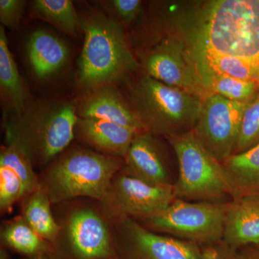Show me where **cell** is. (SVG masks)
I'll use <instances>...</instances> for the list:
<instances>
[{
    "label": "cell",
    "mask_w": 259,
    "mask_h": 259,
    "mask_svg": "<svg viewBox=\"0 0 259 259\" xmlns=\"http://www.w3.org/2000/svg\"><path fill=\"white\" fill-rule=\"evenodd\" d=\"M155 31L175 39L199 96L214 76L259 85V0L165 2Z\"/></svg>",
    "instance_id": "obj_1"
},
{
    "label": "cell",
    "mask_w": 259,
    "mask_h": 259,
    "mask_svg": "<svg viewBox=\"0 0 259 259\" xmlns=\"http://www.w3.org/2000/svg\"><path fill=\"white\" fill-rule=\"evenodd\" d=\"M84 42L79 59V82L94 90L118 81L139 66L120 24L102 13L81 20Z\"/></svg>",
    "instance_id": "obj_2"
},
{
    "label": "cell",
    "mask_w": 259,
    "mask_h": 259,
    "mask_svg": "<svg viewBox=\"0 0 259 259\" xmlns=\"http://www.w3.org/2000/svg\"><path fill=\"white\" fill-rule=\"evenodd\" d=\"M128 97L145 131L167 139L193 131L202 99L145 73L132 83Z\"/></svg>",
    "instance_id": "obj_3"
},
{
    "label": "cell",
    "mask_w": 259,
    "mask_h": 259,
    "mask_svg": "<svg viewBox=\"0 0 259 259\" xmlns=\"http://www.w3.org/2000/svg\"><path fill=\"white\" fill-rule=\"evenodd\" d=\"M122 164L119 157L76 150L52 166L44 190L52 202L78 197L102 201Z\"/></svg>",
    "instance_id": "obj_4"
},
{
    "label": "cell",
    "mask_w": 259,
    "mask_h": 259,
    "mask_svg": "<svg viewBox=\"0 0 259 259\" xmlns=\"http://www.w3.org/2000/svg\"><path fill=\"white\" fill-rule=\"evenodd\" d=\"M76 112L67 103L25 110L18 122L8 125V139L20 145L31 161L45 164L74 139Z\"/></svg>",
    "instance_id": "obj_5"
},
{
    "label": "cell",
    "mask_w": 259,
    "mask_h": 259,
    "mask_svg": "<svg viewBox=\"0 0 259 259\" xmlns=\"http://www.w3.org/2000/svg\"><path fill=\"white\" fill-rule=\"evenodd\" d=\"M168 140L178 161V178L174 184L176 199L220 202L226 196H232L222 162L204 149L193 131Z\"/></svg>",
    "instance_id": "obj_6"
},
{
    "label": "cell",
    "mask_w": 259,
    "mask_h": 259,
    "mask_svg": "<svg viewBox=\"0 0 259 259\" xmlns=\"http://www.w3.org/2000/svg\"><path fill=\"white\" fill-rule=\"evenodd\" d=\"M228 203L175 199L166 209L144 220L146 226L195 244L223 241Z\"/></svg>",
    "instance_id": "obj_7"
},
{
    "label": "cell",
    "mask_w": 259,
    "mask_h": 259,
    "mask_svg": "<svg viewBox=\"0 0 259 259\" xmlns=\"http://www.w3.org/2000/svg\"><path fill=\"white\" fill-rule=\"evenodd\" d=\"M249 103L215 95L202 99L192 131L204 149L218 161L223 162L234 153L242 117Z\"/></svg>",
    "instance_id": "obj_8"
},
{
    "label": "cell",
    "mask_w": 259,
    "mask_h": 259,
    "mask_svg": "<svg viewBox=\"0 0 259 259\" xmlns=\"http://www.w3.org/2000/svg\"><path fill=\"white\" fill-rule=\"evenodd\" d=\"M175 199L174 184L154 185L124 171L112 181L102 201L114 217L146 220L166 209Z\"/></svg>",
    "instance_id": "obj_9"
},
{
    "label": "cell",
    "mask_w": 259,
    "mask_h": 259,
    "mask_svg": "<svg viewBox=\"0 0 259 259\" xmlns=\"http://www.w3.org/2000/svg\"><path fill=\"white\" fill-rule=\"evenodd\" d=\"M139 56L145 74L199 96L182 49L175 39L156 32L151 44Z\"/></svg>",
    "instance_id": "obj_10"
},
{
    "label": "cell",
    "mask_w": 259,
    "mask_h": 259,
    "mask_svg": "<svg viewBox=\"0 0 259 259\" xmlns=\"http://www.w3.org/2000/svg\"><path fill=\"white\" fill-rule=\"evenodd\" d=\"M120 223L136 259H202L195 243L153 233L129 218H122Z\"/></svg>",
    "instance_id": "obj_11"
},
{
    "label": "cell",
    "mask_w": 259,
    "mask_h": 259,
    "mask_svg": "<svg viewBox=\"0 0 259 259\" xmlns=\"http://www.w3.org/2000/svg\"><path fill=\"white\" fill-rule=\"evenodd\" d=\"M68 236L76 259H114L108 228L93 209H79L71 214Z\"/></svg>",
    "instance_id": "obj_12"
},
{
    "label": "cell",
    "mask_w": 259,
    "mask_h": 259,
    "mask_svg": "<svg viewBox=\"0 0 259 259\" xmlns=\"http://www.w3.org/2000/svg\"><path fill=\"white\" fill-rule=\"evenodd\" d=\"M124 171L131 176L154 185H173L164 155L151 133L135 136L125 157Z\"/></svg>",
    "instance_id": "obj_13"
},
{
    "label": "cell",
    "mask_w": 259,
    "mask_h": 259,
    "mask_svg": "<svg viewBox=\"0 0 259 259\" xmlns=\"http://www.w3.org/2000/svg\"><path fill=\"white\" fill-rule=\"evenodd\" d=\"M77 112L80 118L99 119L145 131L128 102L110 84L94 89L80 103Z\"/></svg>",
    "instance_id": "obj_14"
},
{
    "label": "cell",
    "mask_w": 259,
    "mask_h": 259,
    "mask_svg": "<svg viewBox=\"0 0 259 259\" xmlns=\"http://www.w3.org/2000/svg\"><path fill=\"white\" fill-rule=\"evenodd\" d=\"M223 241L236 250L259 245V194L235 197L228 203Z\"/></svg>",
    "instance_id": "obj_15"
},
{
    "label": "cell",
    "mask_w": 259,
    "mask_h": 259,
    "mask_svg": "<svg viewBox=\"0 0 259 259\" xmlns=\"http://www.w3.org/2000/svg\"><path fill=\"white\" fill-rule=\"evenodd\" d=\"M76 126L87 143L105 154L119 158H125L135 136L139 133L125 126L99 119L79 118Z\"/></svg>",
    "instance_id": "obj_16"
},
{
    "label": "cell",
    "mask_w": 259,
    "mask_h": 259,
    "mask_svg": "<svg viewBox=\"0 0 259 259\" xmlns=\"http://www.w3.org/2000/svg\"><path fill=\"white\" fill-rule=\"evenodd\" d=\"M27 51L32 70L40 79L55 74L64 66L69 56L66 44L46 30H37L32 34Z\"/></svg>",
    "instance_id": "obj_17"
},
{
    "label": "cell",
    "mask_w": 259,
    "mask_h": 259,
    "mask_svg": "<svg viewBox=\"0 0 259 259\" xmlns=\"http://www.w3.org/2000/svg\"><path fill=\"white\" fill-rule=\"evenodd\" d=\"M222 164L229 180L233 198L259 194V144L231 155Z\"/></svg>",
    "instance_id": "obj_18"
},
{
    "label": "cell",
    "mask_w": 259,
    "mask_h": 259,
    "mask_svg": "<svg viewBox=\"0 0 259 259\" xmlns=\"http://www.w3.org/2000/svg\"><path fill=\"white\" fill-rule=\"evenodd\" d=\"M0 89L18 116L26 110V92L16 63L8 47L3 26L0 27Z\"/></svg>",
    "instance_id": "obj_19"
},
{
    "label": "cell",
    "mask_w": 259,
    "mask_h": 259,
    "mask_svg": "<svg viewBox=\"0 0 259 259\" xmlns=\"http://www.w3.org/2000/svg\"><path fill=\"white\" fill-rule=\"evenodd\" d=\"M32 15L71 35L81 28V20L69 0H35L32 3Z\"/></svg>",
    "instance_id": "obj_20"
},
{
    "label": "cell",
    "mask_w": 259,
    "mask_h": 259,
    "mask_svg": "<svg viewBox=\"0 0 259 259\" xmlns=\"http://www.w3.org/2000/svg\"><path fill=\"white\" fill-rule=\"evenodd\" d=\"M51 200L44 188L30 196L25 209V219L38 236L47 241H54L60 228L51 213Z\"/></svg>",
    "instance_id": "obj_21"
},
{
    "label": "cell",
    "mask_w": 259,
    "mask_h": 259,
    "mask_svg": "<svg viewBox=\"0 0 259 259\" xmlns=\"http://www.w3.org/2000/svg\"><path fill=\"white\" fill-rule=\"evenodd\" d=\"M3 236L7 244L13 249L32 258L46 257L50 251L47 241L38 236L26 221L12 223L5 228Z\"/></svg>",
    "instance_id": "obj_22"
},
{
    "label": "cell",
    "mask_w": 259,
    "mask_h": 259,
    "mask_svg": "<svg viewBox=\"0 0 259 259\" xmlns=\"http://www.w3.org/2000/svg\"><path fill=\"white\" fill-rule=\"evenodd\" d=\"M259 93V85L226 74L214 76L204 88V97L218 95L238 102L252 101Z\"/></svg>",
    "instance_id": "obj_23"
},
{
    "label": "cell",
    "mask_w": 259,
    "mask_h": 259,
    "mask_svg": "<svg viewBox=\"0 0 259 259\" xmlns=\"http://www.w3.org/2000/svg\"><path fill=\"white\" fill-rule=\"evenodd\" d=\"M259 144V93L243 113L234 153L243 152Z\"/></svg>",
    "instance_id": "obj_24"
},
{
    "label": "cell",
    "mask_w": 259,
    "mask_h": 259,
    "mask_svg": "<svg viewBox=\"0 0 259 259\" xmlns=\"http://www.w3.org/2000/svg\"><path fill=\"white\" fill-rule=\"evenodd\" d=\"M26 2L0 0V21L5 26L15 28L20 24Z\"/></svg>",
    "instance_id": "obj_25"
},
{
    "label": "cell",
    "mask_w": 259,
    "mask_h": 259,
    "mask_svg": "<svg viewBox=\"0 0 259 259\" xmlns=\"http://www.w3.org/2000/svg\"><path fill=\"white\" fill-rule=\"evenodd\" d=\"M111 5L122 23H133L141 10L142 2L140 0H113Z\"/></svg>",
    "instance_id": "obj_26"
},
{
    "label": "cell",
    "mask_w": 259,
    "mask_h": 259,
    "mask_svg": "<svg viewBox=\"0 0 259 259\" xmlns=\"http://www.w3.org/2000/svg\"><path fill=\"white\" fill-rule=\"evenodd\" d=\"M202 259H238L236 250L223 241L205 245L202 250Z\"/></svg>",
    "instance_id": "obj_27"
},
{
    "label": "cell",
    "mask_w": 259,
    "mask_h": 259,
    "mask_svg": "<svg viewBox=\"0 0 259 259\" xmlns=\"http://www.w3.org/2000/svg\"><path fill=\"white\" fill-rule=\"evenodd\" d=\"M238 259H259V245H248L237 252Z\"/></svg>",
    "instance_id": "obj_28"
},
{
    "label": "cell",
    "mask_w": 259,
    "mask_h": 259,
    "mask_svg": "<svg viewBox=\"0 0 259 259\" xmlns=\"http://www.w3.org/2000/svg\"><path fill=\"white\" fill-rule=\"evenodd\" d=\"M3 259H5V258ZM32 259H48L47 257H40V258H32Z\"/></svg>",
    "instance_id": "obj_29"
}]
</instances>
